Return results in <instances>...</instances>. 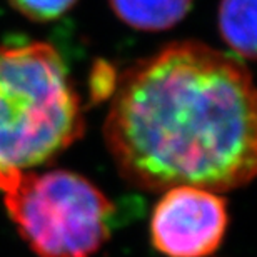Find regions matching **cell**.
<instances>
[{
	"mask_svg": "<svg viewBox=\"0 0 257 257\" xmlns=\"http://www.w3.org/2000/svg\"><path fill=\"white\" fill-rule=\"evenodd\" d=\"M104 139L122 179L142 191L239 189L257 164L252 75L205 44H169L117 77Z\"/></svg>",
	"mask_w": 257,
	"mask_h": 257,
	"instance_id": "obj_1",
	"label": "cell"
},
{
	"mask_svg": "<svg viewBox=\"0 0 257 257\" xmlns=\"http://www.w3.org/2000/svg\"><path fill=\"white\" fill-rule=\"evenodd\" d=\"M84 128L79 94L54 45H0V172L52 162Z\"/></svg>",
	"mask_w": 257,
	"mask_h": 257,
	"instance_id": "obj_2",
	"label": "cell"
},
{
	"mask_svg": "<svg viewBox=\"0 0 257 257\" xmlns=\"http://www.w3.org/2000/svg\"><path fill=\"white\" fill-rule=\"evenodd\" d=\"M0 194L20 237L39 257H94L110 237L114 204L80 174L0 172Z\"/></svg>",
	"mask_w": 257,
	"mask_h": 257,
	"instance_id": "obj_3",
	"label": "cell"
},
{
	"mask_svg": "<svg viewBox=\"0 0 257 257\" xmlns=\"http://www.w3.org/2000/svg\"><path fill=\"white\" fill-rule=\"evenodd\" d=\"M225 199L197 187H174L154 207L151 239L167 257H207L227 230Z\"/></svg>",
	"mask_w": 257,
	"mask_h": 257,
	"instance_id": "obj_4",
	"label": "cell"
},
{
	"mask_svg": "<svg viewBox=\"0 0 257 257\" xmlns=\"http://www.w3.org/2000/svg\"><path fill=\"white\" fill-rule=\"evenodd\" d=\"M109 4L122 22L142 32L172 29L192 7V0H109Z\"/></svg>",
	"mask_w": 257,
	"mask_h": 257,
	"instance_id": "obj_5",
	"label": "cell"
},
{
	"mask_svg": "<svg viewBox=\"0 0 257 257\" xmlns=\"http://www.w3.org/2000/svg\"><path fill=\"white\" fill-rule=\"evenodd\" d=\"M219 32L239 59L255 55V0H220Z\"/></svg>",
	"mask_w": 257,
	"mask_h": 257,
	"instance_id": "obj_6",
	"label": "cell"
},
{
	"mask_svg": "<svg viewBox=\"0 0 257 257\" xmlns=\"http://www.w3.org/2000/svg\"><path fill=\"white\" fill-rule=\"evenodd\" d=\"M10 5L34 22H50L62 17L77 4V0H9Z\"/></svg>",
	"mask_w": 257,
	"mask_h": 257,
	"instance_id": "obj_7",
	"label": "cell"
},
{
	"mask_svg": "<svg viewBox=\"0 0 257 257\" xmlns=\"http://www.w3.org/2000/svg\"><path fill=\"white\" fill-rule=\"evenodd\" d=\"M117 84V75L114 74V70L110 69L109 65L104 67H97L92 74V80H90V87H92V97L97 100L104 99V97L114 94Z\"/></svg>",
	"mask_w": 257,
	"mask_h": 257,
	"instance_id": "obj_8",
	"label": "cell"
}]
</instances>
